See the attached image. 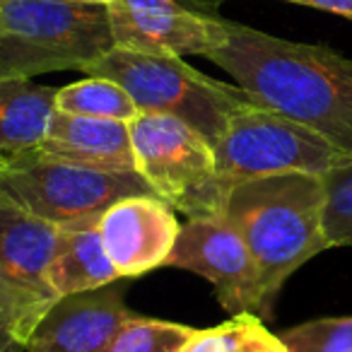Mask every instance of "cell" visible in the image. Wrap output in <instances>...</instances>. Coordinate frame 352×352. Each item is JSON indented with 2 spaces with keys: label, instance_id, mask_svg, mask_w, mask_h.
<instances>
[{
  "label": "cell",
  "instance_id": "obj_1",
  "mask_svg": "<svg viewBox=\"0 0 352 352\" xmlns=\"http://www.w3.org/2000/svg\"><path fill=\"white\" fill-rule=\"evenodd\" d=\"M206 58L261 104L352 157V58L230 20H220V41Z\"/></svg>",
  "mask_w": 352,
  "mask_h": 352
},
{
  "label": "cell",
  "instance_id": "obj_2",
  "mask_svg": "<svg viewBox=\"0 0 352 352\" xmlns=\"http://www.w3.org/2000/svg\"><path fill=\"white\" fill-rule=\"evenodd\" d=\"M323 210V176L307 171L261 176L227 193L220 215L236 227L258 265L268 318L289 275L331 249Z\"/></svg>",
  "mask_w": 352,
  "mask_h": 352
},
{
  "label": "cell",
  "instance_id": "obj_3",
  "mask_svg": "<svg viewBox=\"0 0 352 352\" xmlns=\"http://www.w3.org/2000/svg\"><path fill=\"white\" fill-rule=\"evenodd\" d=\"M113 46L104 3L0 0V78L85 70Z\"/></svg>",
  "mask_w": 352,
  "mask_h": 352
},
{
  "label": "cell",
  "instance_id": "obj_4",
  "mask_svg": "<svg viewBox=\"0 0 352 352\" xmlns=\"http://www.w3.org/2000/svg\"><path fill=\"white\" fill-rule=\"evenodd\" d=\"M82 73L118 82L133 97L138 111L182 118L212 147L225 135L232 116L254 102V97L239 85L208 78L184 63L182 56L142 54L113 46Z\"/></svg>",
  "mask_w": 352,
  "mask_h": 352
},
{
  "label": "cell",
  "instance_id": "obj_5",
  "mask_svg": "<svg viewBox=\"0 0 352 352\" xmlns=\"http://www.w3.org/2000/svg\"><path fill=\"white\" fill-rule=\"evenodd\" d=\"M0 191L58 230L97 227L121 198L155 193L138 171L94 169L39 147L0 155Z\"/></svg>",
  "mask_w": 352,
  "mask_h": 352
},
{
  "label": "cell",
  "instance_id": "obj_6",
  "mask_svg": "<svg viewBox=\"0 0 352 352\" xmlns=\"http://www.w3.org/2000/svg\"><path fill=\"white\" fill-rule=\"evenodd\" d=\"M135 171L150 188L188 220L215 217L227 193L217 179L212 145L182 118L138 111L131 123Z\"/></svg>",
  "mask_w": 352,
  "mask_h": 352
},
{
  "label": "cell",
  "instance_id": "obj_7",
  "mask_svg": "<svg viewBox=\"0 0 352 352\" xmlns=\"http://www.w3.org/2000/svg\"><path fill=\"white\" fill-rule=\"evenodd\" d=\"M217 179L225 193L251 179L287 171L323 176L352 157L316 131L254 99L232 116L215 147Z\"/></svg>",
  "mask_w": 352,
  "mask_h": 352
},
{
  "label": "cell",
  "instance_id": "obj_8",
  "mask_svg": "<svg viewBox=\"0 0 352 352\" xmlns=\"http://www.w3.org/2000/svg\"><path fill=\"white\" fill-rule=\"evenodd\" d=\"M58 236V227L0 191V297L27 340L60 299L49 283Z\"/></svg>",
  "mask_w": 352,
  "mask_h": 352
},
{
  "label": "cell",
  "instance_id": "obj_9",
  "mask_svg": "<svg viewBox=\"0 0 352 352\" xmlns=\"http://www.w3.org/2000/svg\"><path fill=\"white\" fill-rule=\"evenodd\" d=\"M166 265L198 273L215 287L220 307L230 316L256 314L265 321L263 289L254 256L227 217H201L182 227Z\"/></svg>",
  "mask_w": 352,
  "mask_h": 352
},
{
  "label": "cell",
  "instance_id": "obj_10",
  "mask_svg": "<svg viewBox=\"0 0 352 352\" xmlns=\"http://www.w3.org/2000/svg\"><path fill=\"white\" fill-rule=\"evenodd\" d=\"M113 44L164 56H208L220 41V20L179 0H109Z\"/></svg>",
  "mask_w": 352,
  "mask_h": 352
},
{
  "label": "cell",
  "instance_id": "obj_11",
  "mask_svg": "<svg viewBox=\"0 0 352 352\" xmlns=\"http://www.w3.org/2000/svg\"><path fill=\"white\" fill-rule=\"evenodd\" d=\"M104 249L121 278H140L166 265L182 225L174 208L155 193L126 196L113 203L97 225Z\"/></svg>",
  "mask_w": 352,
  "mask_h": 352
},
{
  "label": "cell",
  "instance_id": "obj_12",
  "mask_svg": "<svg viewBox=\"0 0 352 352\" xmlns=\"http://www.w3.org/2000/svg\"><path fill=\"white\" fill-rule=\"evenodd\" d=\"M133 311L116 283L60 297L36 323L27 352H109Z\"/></svg>",
  "mask_w": 352,
  "mask_h": 352
},
{
  "label": "cell",
  "instance_id": "obj_13",
  "mask_svg": "<svg viewBox=\"0 0 352 352\" xmlns=\"http://www.w3.org/2000/svg\"><path fill=\"white\" fill-rule=\"evenodd\" d=\"M131 121L75 116L56 109L39 150L60 160L107 171H135Z\"/></svg>",
  "mask_w": 352,
  "mask_h": 352
},
{
  "label": "cell",
  "instance_id": "obj_14",
  "mask_svg": "<svg viewBox=\"0 0 352 352\" xmlns=\"http://www.w3.org/2000/svg\"><path fill=\"white\" fill-rule=\"evenodd\" d=\"M56 87L22 78H0V155L36 147L56 111Z\"/></svg>",
  "mask_w": 352,
  "mask_h": 352
},
{
  "label": "cell",
  "instance_id": "obj_15",
  "mask_svg": "<svg viewBox=\"0 0 352 352\" xmlns=\"http://www.w3.org/2000/svg\"><path fill=\"white\" fill-rule=\"evenodd\" d=\"M118 278L121 275L109 261L97 227L60 230L58 246L49 265V283L58 297L89 292L116 283Z\"/></svg>",
  "mask_w": 352,
  "mask_h": 352
},
{
  "label": "cell",
  "instance_id": "obj_16",
  "mask_svg": "<svg viewBox=\"0 0 352 352\" xmlns=\"http://www.w3.org/2000/svg\"><path fill=\"white\" fill-rule=\"evenodd\" d=\"M56 109L75 116L111 118V121H133L138 107L133 97L118 82L99 75L65 85L56 92Z\"/></svg>",
  "mask_w": 352,
  "mask_h": 352
},
{
  "label": "cell",
  "instance_id": "obj_17",
  "mask_svg": "<svg viewBox=\"0 0 352 352\" xmlns=\"http://www.w3.org/2000/svg\"><path fill=\"white\" fill-rule=\"evenodd\" d=\"M278 345H283V340L265 328L263 318L256 314H236L220 326L206 331L196 328L182 352H263Z\"/></svg>",
  "mask_w": 352,
  "mask_h": 352
},
{
  "label": "cell",
  "instance_id": "obj_18",
  "mask_svg": "<svg viewBox=\"0 0 352 352\" xmlns=\"http://www.w3.org/2000/svg\"><path fill=\"white\" fill-rule=\"evenodd\" d=\"M196 328L171 321H157L133 314L118 331L109 352H182Z\"/></svg>",
  "mask_w": 352,
  "mask_h": 352
},
{
  "label": "cell",
  "instance_id": "obj_19",
  "mask_svg": "<svg viewBox=\"0 0 352 352\" xmlns=\"http://www.w3.org/2000/svg\"><path fill=\"white\" fill-rule=\"evenodd\" d=\"M323 188H326L323 232L328 244L331 249L352 246V160L326 171Z\"/></svg>",
  "mask_w": 352,
  "mask_h": 352
},
{
  "label": "cell",
  "instance_id": "obj_20",
  "mask_svg": "<svg viewBox=\"0 0 352 352\" xmlns=\"http://www.w3.org/2000/svg\"><path fill=\"white\" fill-rule=\"evenodd\" d=\"M289 352H352V316H326L278 333Z\"/></svg>",
  "mask_w": 352,
  "mask_h": 352
},
{
  "label": "cell",
  "instance_id": "obj_21",
  "mask_svg": "<svg viewBox=\"0 0 352 352\" xmlns=\"http://www.w3.org/2000/svg\"><path fill=\"white\" fill-rule=\"evenodd\" d=\"M0 352H27V338L17 328L10 307L0 297Z\"/></svg>",
  "mask_w": 352,
  "mask_h": 352
},
{
  "label": "cell",
  "instance_id": "obj_22",
  "mask_svg": "<svg viewBox=\"0 0 352 352\" xmlns=\"http://www.w3.org/2000/svg\"><path fill=\"white\" fill-rule=\"evenodd\" d=\"M285 3L314 8V10H323V12H331V15H340L352 20V0H285Z\"/></svg>",
  "mask_w": 352,
  "mask_h": 352
},
{
  "label": "cell",
  "instance_id": "obj_23",
  "mask_svg": "<svg viewBox=\"0 0 352 352\" xmlns=\"http://www.w3.org/2000/svg\"><path fill=\"white\" fill-rule=\"evenodd\" d=\"M283 347H285V345H278V347H270V350H263V352H280Z\"/></svg>",
  "mask_w": 352,
  "mask_h": 352
},
{
  "label": "cell",
  "instance_id": "obj_24",
  "mask_svg": "<svg viewBox=\"0 0 352 352\" xmlns=\"http://www.w3.org/2000/svg\"><path fill=\"white\" fill-rule=\"evenodd\" d=\"M82 3H104V6H107L109 0H82Z\"/></svg>",
  "mask_w": 352,
  "mask_h": 352
},
{
  "label": "cell",
  "instance_id": "obj_25",
  "mask_svg": "<svg viewBox=\"0 0 352 352\" xmlns=\"http://www.w3.org/2000/svg\"><path fill=\"white\" fill-rule=\"evenodd\" d=\"M280 352H289V350H287V347H283V350H280Z\"/></svg>",
  "mask_w": 352,
  "mask_h": 352
}]
</instances>
